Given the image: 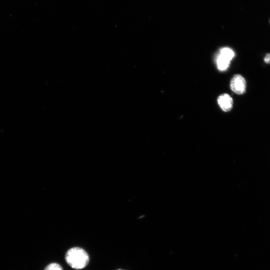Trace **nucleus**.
Here are the masks:
<instances>
[{
    "instance_id": "423d86ee",
    "label": "nucleus",
    "mask_w": 270,
    "mask_h": 270,
    "mask_svg": "<svg viewBox=\"0 0 270 270\" xmlns=\"http://www.w3.org/2000/svg\"><path fill=\"white\" fill-rule=\"evenodd\" d=\"M44 270H63V269L59 264L54 262L47 266Z\"/></svg>"
},
{
    "instance_id": "7ed1b4c3",
    "label": "nucleus",
    "mask_w": 270,
    "mask_h": 270,
    "mask_svg": "<svg viewBox=\"0 0 270 270\" xmlns=\"http://www.w3.org/2000/svg\"><path fill=\"white\" fill-rule=\"evenodd\" d=\"M218 102L222 110L226 112L230 111L233 106L232 98L228 94H223L218 98Z\"/></svg>"
},
{
    "instance_id": "f03ea898",
    "label": "nucleus",
    "mask_w": 270,
    "mask_h": 270,
    "mask_svg": "<svg viewBox=\"0 0 270 270\" xmlns=\"http://www.w3.org/2000/svg\"><path fill=\"white\" fill-rule=\"evenodd\" d=\"M230 87L234 93L242 94L246 92V81L242 76L235 74L231 79Z\"/></svg>"
},
{
    "instance_id": "20e7f679",
    "label": "nucleus",
    "mask_w": 270,
    "mask_h": 270,
    "mask_svg": "<svg viewBox=\"0 0 270 270\" xmlns=\"http://www.w3.org/2000/svg\"><path fill=\"white\" fill-rule=\"evenodd\" d=\"M230 62V61L228 60L226 58L219 55L216 60L218 68L220 70H226L228 67Z\"/></svg>"
},
{
    "instance_id": "0eeeda50",
    "label": "nucleus",
    "mask_w": 270,
    "mask_h": 270,
    "mask_svg": "<svg viewBox=\"0 0 270 270\" xmlns=\"http://www.w3.org/2000/svg\"><path fill=\"white\" fill-rule=\"evenodd\" d=\"M264 61L267 64H270V54H266L264 58Z\"/></svg>"
},
{
    "instance_id": "f257e3e1",
    "label": "nucleus",
    "mask_w": 270,
    "mask_h": 270,
    "mask_svg": "<svg viewBox=\"0 0 270 270\" xmlns=\"http://www.w3.org/2000/svg\"><path fill=\"white\" fill-rule=\"evenodd\" d=\"M66 263L72 268L80 270L86 267L90 261V257L86 252L80 247L69 249L65 254Z\"/></svg>"
},
{
    "instance_id": "6e6552de",
    "label": "nucleus",
    "mask_w": 270,
    "mask_h": 270,
    "mask_svg": "<svg viewBox=\"0 0 270 270\" xmlns=\"http://www.w3.org/2000/svg\"></svg>"
},
{
    "instance_id": "39448f33",
    "label": "nucleus",
    "mask_w": 270,
    "mask_h": 270,
    "mask_svg": "<svg viewBox=\"0 0 270 270\" xmlns=\"http://www.w3.org/2000/svg\"><path fill=\"white\" fill-rule=\"evenodd\" d=\"M234 52L229 48H224L220 50V55L230 61L234 56Z\"/></svg>"
}]
</instances>
